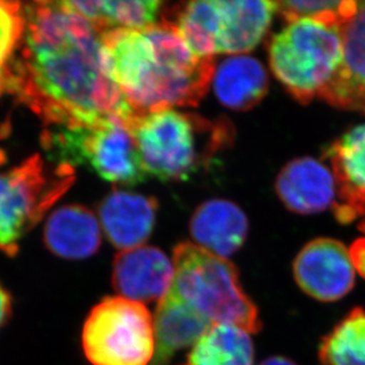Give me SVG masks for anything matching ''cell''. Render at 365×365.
Wrapping results in <instances>:
<instances>
[{
  "instance_id": "30bf717a",
  "label": "cell",
  "mask_w": 365,
  "mask_h": 365,
  "mask_svg": "<svg viewBox=\"0 0 365 365\" xmlns=\"http://www.w3.org/2000/svg\"><path fill=\"white\" fill-rule=\"evenodd\" d=\"M355 273L350 252L336 239H314L293 262V277L300 289L323 303L346 296L355 285Z\"/></svg>"
},
{
  "instance_id": "9a60e30c",
  "label": "cell",
  "mask_w": 365,
  "mask_h": 365,
  "mask_svg": "<svg viewBox=\"0 0 365 365\" xmlns=\"http://www.w3.org/2000/svg\"><path fill=\"white\" fill-rule=\"evenodd\" d=\"M156 210L154 197L114 190L101 203L104 233L122 251L140 247L152 235Z\"/></svg>"
},
{
  "instance_id": "7a4b0ae2",
  "label": "cell",
  "mask_w": 365,
  "mask_h": 365,
  "mask_svg": "<svg viewBox=\"0 0 365 365\" xmlns=\"http://www.w3.org/2000/svg\"><path fill=\"white\" fill-rule=\"evenodd\" d=\"M111 80L135 111L195 107L213 81L214 58L192 51L169 23L102 34Z\"/></svg>"
},
{
  "instance_id": "d4e9b609",
  "label": "cell",
  "mask_w": 365,
  "mask_h": 365,
  "mask_svg": "<svg viewBox=\"0 0 365 365\" xmlns=\"http://www.w3.org/2000/svg\"><path fill=\"white\" fill-rule=\"evenodd\" d=\"M356 272L365 279V238L359 239L349 248Z\"/></svg>"
},
{
  "instance_id": "9c48e42d",
  "label": "cell",
  "mask_w": 365,
  "mask_h": 365,
  "mask_svg": "<svg viewBox=\"0 0 365 365\" xmlns=\"http://www.w3.org/2000/svg\"><path fill=\"white\" fill-rule=\"evenodd\" d=\"M82 348L93 365H148L155 352L152 314L142 303L107 297L84 322Z\"/></svg>"
},
{
  "instance_id": "52a82bcc",
  "label": "cell",
  "mask_w": 365,
  "mask_h": 365,
  "mask_svg": "<svg viewBox=\"0 0 365 365\" xmlns=\"http://www.w3.org/2000/svg\"><path fill=\"white\" fill-rule=\"evenodd\" d=\"M41 145L53 163L86 165L123 186L143 182L148 174L127 121L118 116L83 127H50Z\"/></svg>"
},
{
  "instance_id": "7c38bea8",
  "label": "cell",
  "mask_w": 365,
  "mask_h": 365,
  "mask_svg": "<svg viewBox=\"0 0 365 365\" xmlns=\"http://www.w3.org/2000/svg\"><path fill=\"white\" fill-rule=\"evenodd\" d=\"M327 156L332 165L339 202L334 205L341 222L365 217V124L352 128L331 145Z\"/></svg>"
},
{
  "instance_id": "8992f818",
  "label": "cell",
  "mask_w": 365,
  "mask_h": 365,
  "mask_svg": "<svg viewBox=\"0 0 365 365\" xmlns=\"http://www.w3.org/2000/svg\"><path fill=\"white\" fill-rule=\"evenodd\" d=\"M343 58L341 26L310 18L287 23L269 46V66L277 80L304 104L319 97Z\"/></svg>"
},
{
  "instance_id": "4316f807",
  "label": "cell",
  "mask_w": 365,
  "mask_h": 365,
  "mask_svg": "<svg viewBox=\"0 0 365 365\" xmlns=\"http://www.w3.org/2000/svg\"><path fill=\"white\" fill-rule=\"evenodd\" d=\"M260 365H297L296 363L289 361V359L285 357H269V359H265L264 362Z\"/></svg>"
},
{
  "instance_id": "2e32d148",
  "label": "cell",
  "mask_w": 365,
  "mask_h": 365,
  "mask_svg": "<svg viewBox=\"0 0 365 365\" xmlns=\"http://www.w3.org/2000/svg\"><path fill=\"white\" fill-rule=\"evenodd\" d=\"M190 228L197 246L227 259L244 245L248 221L235 203L214 199L197 207Z\"/></svg>"
},
{
  "instance_id": "484cf974",
  "label": "cell",
  "mask_w": 365,
  "mask_h": 365,
  "mask_svg": "<svg viewBox=\"0 0 365 365\" xmlns=\"http://www.w3.org/2000/svg\"><path fill=\"white\" fill-rule=\"evenodd\" d=\"M12 297L10 292L0 283V329L6 324L12 314Z\"/></svg>"
},
{
  "instance_id": "ac0fdd59",
  "label": "cell",
  "mask_w": 365,
  "mask_h": 365,
  "mask_svg": "<svg viewBox=\"0 0 365 365\" xmlns=\"http://www.w3.org/2000/svg\"><path fill=\"white\" fill-rule=\"evenodd\" d=\"M44 242L48 251L61 258H89L101 246L100 224L95 214L86 207H61L46 221Z\"/></svg>"
},
{
  "instance_id": "277c9868",
  "label": "cell",
  "mask_w": 365,
  "mask_h": 365,
  "mask_svg": "<svg viewBox=\"0 0 365 365\" xmlns=\"http://www.w3.org/2000/svg\"><path fill=\"white\" fill-rule=\"evenodd\" d=\"M174 279L170 291L210 324H231L250 334L262 329L258 309L242 289L237 267L190 242L173 253Z\"/></svg>"
},
{
  "instance_id": "e0dca14e",
  "label": "cell",
  "mask_w": 365,
  "mask_h": 365,
  "mask_svg": "<svg viewBox=\"0 0 365 365\" xmlns=\"http://www.w3.org/2000/svg\"><path fill=\"white\" fill-rule=\"evenodd\" d=\"M207 322L169 289L154 316L155 352L150 365H169L176 352L193 346L208 327Z\"/></svg>"
},
{
  "instance_id": "603a6c76",
  "label": "cell",
  "mask_w": 365,
  "mask_h": 365,
  "mask_svg": "<svg viewBox=\"0 0 365 365\" xmlns=\"http://www.w3.org/2000/svg\"><path fill=\"white\" fill-rule=\"evenodd\" d=\"M359 1L341 0H299V1H278V12L286 21H294L302 18H310L327 24L343 26L356 14Z\"/></svg>"
},
{
  "instance_id": "ffe728a7",
  "label": "cell",
  "mask_w": 365,
  "mask_h": 365,
  "mask_svg": "<svg viewBox=\"0 0 365 365\" xmlns=\"http://www.w3.org/2000/svg\"><path fill=\"white\" fill-rule=\"evenodd\" d=\"M181 365H255L251 334L231 324H212Z\"/></svg>"
},
{
  "instance_id": "8fae6325",
  "label": "cell",
  "mask_w": 365,
  "mask_h": 365,
  "mask_svg": "<svg viewBox=\"0 0 365 365\" xmlns=\"http://www.w3.org/2000/svg\"><path fill=\"white\" fill-rule=\"evenodd\" d=\"M174 279V265L165 252L153 246L125 250L113 265V286L123 298L138 303L163 299Z\"/></svg>"
},
{
  "instance_id": "7402d4cb",
  "label": "cell",
  "mask_w": 365,
  "mask_h": 365,
  "mask_svg": "<svg viewBox=\"0 0 365 365\" xmlns=\"http://www.w3.org/2000/svg\"><path fill=\"white\" fill-rule=\"evenodd\" d=\"M323 365H365V311L355 307L327 337L319 348Z\"/></svg>"
},
{
  "instance_id": "5b68a950",
  "label": "cell",
  "mask_w": 365,
  "mask_h": 365,
  "mask_svg": "<svg viewBox=\"0 0 365 365\" xmlns=\"http://www.w3.org/2000/svg\"><path fill=\"white\" fill-rule=\"evenodd\" d=\"M278 1L269 0H202L174 5L163 12V21L173 25L197 55H239L262 41Z\"/></svg>"
},
{
  "instance_id": "cb8c5ba5",
  "label": "cell",
  "mask_w": 365,
  "mask_h": 365,
  "mask_svg": "<svg viewBox=\"0 0 365 365\" xmlns=\"http://www.w3.org/2000/svg\"><path fill=\"white\" fill-rule=\"evenodd\" d=\"M24 10L17 1L0 0V78L14 58L24 35Z\"/></svg>"
},
{
  "instance_id": "44dd1931",
  "label": "cell",
  "mask_w": 365,
  "mask_h": 365,
  "mask_svg": "<svg viewBox=\"0 0 365 365\" xmlns=\"http://www.w3.org/2000/svg\"><path fill=\"white\" fill-rule=\"evenodd\" d=\"M90 24L101 32L116 29L138 30L156 24L161 14V1L130 0V1H66Z\"/></svg>"
},
{
  "instance_id": "3957f363",
  "label": "cell",
  "mask_w": 365,
  "mask_h": 365,
  "mask_svg": "<svg viewBox=\"0 0 365 365\" xmlns=\"http://www.w3.org/2000/svg\"><path fill=\"white\" fill-rule=\"evenodd\" d=\"M147 173L163 181L188 180L232 142L226 121L176 109L143 111L127 121Z\"/></svg>"
},
{
  "instance_id": "ba28073f",
  "label": "cell",
  "mask_w": 365,
  "mask_h": 365,
  "mask_svg": "<svg viewBox=\"0 0 365 365\" xmlns=\"http://www.w3.org/2000/svg\"><path fill=\"white\" fill-rule=\"evenodd\" d=\"M75 181V167L36 154L0 170V251L14 257L25 235Z\"/></svg>"
},
{
  "instance_id": "5bb4252c",
  "label": "cell",
  "mask_w": 365,
  "mask_h": 365,
  "mask_svg": "<svg viewBox=\"0 0 365 365\" xmlns=\"http://www.w3.org/2000/svg\"><path fill=\"white\" fill-rule=\"evenodd\" d=\"M276 190L289 210L298 214H314L334 203L337 186L334 173L327 165L311 158L293 160L277 178Z\"/></svg>"
},
{
  "instance_id": "6da1fadb",
  "label": "cell",
  "mask_w": 365,
  "mask_h": 365,
  "mask_svg": "<svg viewBox=\"0 0 365 365\" xmlns=\"http://www.w3.org/2000/svg\"><path fill=\"white\" fill-rule=\"evenodd\" d=\"M25 30L4 73L5 91L48 127L91 125L135 110L111 80L102 34L66 1L23 6Z\"/></svg>"
},
{
  "instance_id": "d6986e66",
  "label": "cell",
  "mask_w": 365,
  "mask_h": 365,
  "mask_svg": "<svg viewBox=\"0 0 365 365\" xmlns=\"http://www.w3.org/2000/svg\"><path fill=\"white\" fill-rule=\"evenodd\" d=\"M214 91L225 107L248 110L264 98L269 89V76L258 59L232 56L214 71Z\"/></svg>"
},
{
  "instance_id": "83f0119b",
  "label": "cell",
  "mask_w": 365,
  "mask_h": 365,
  "mask_svg": "<svg viewBox=\"0 0 365 365\" xmlns=\"http://www.w3.org/2000/svg\"><path fill=\"white\" fill-rule=\"evenodd\" d=\"M359 230L363 232L365 235V217L364 219H363L362 222H361V225H359Z\"/></svg>"
},
{
  "instance_id": "f1b7e54d",
  "label": "cell",
  "mask_w": 365,
  "mask_h": 365,
  "mask_svg": "<svg viewBox=\"0 0 365 365\" xmlns=\"http://www.w3.org/2000/svg\"><path fill=\"white\" fill-rule=\"evenodd\" d=\"M5 91V88H4V81L0 78V95Z\"/></svg>"
},
{
  "instance_id": "4fadbf2b",
  "label": "cell",
  "mask_w": 365,
  "mask_h": 365,
  "mask_svg": "<svg viewBox=\"0 0 365 365\" xmlns=\"http://www.w3.org/2000/svg\"><path fill=\"white\" fill-rule=\"evenodd\" d=\"M344 58L319 97L334 107L365 114V1L341 26Z\"/></svg>"
}]
</instances>
